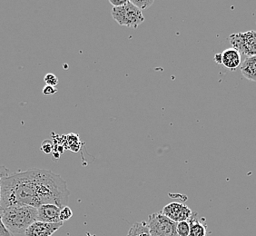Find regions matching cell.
<instances>
[{
  "mask_svg": "<svg viewBox=\"0 0 256 236\" xmlns=\"http://www.w3.org/2000/svg\"><path fill=\"white\" fill-rule=\"evenodd\" d=\"M70 191L60 174L34 168L14 172L1 181L0 210L15 206L38 207L52 204L61 209L68 206Z\"/></svg>",
  "mask_w": 256,
  "mask_h": 236,
  "instance_id": "1",
  "label": "cell"
},
{
  "mask_svg": "<svg viewBox=\"0 0 256 236\" xmlns=\"http://www.w3.org/2000/svg\"><path fill=\"white\" fill-rule=\"evenodd\" d=\"M0 217L8 231L12 234H22L38 221V208L28 206L8 207L0 210Z\"/></svg>",
  "mask_w": 256,
  "mask_h": 236,
  "instance_id": "2",
  "label": "cell"
},
{
  "mask_svg": "<svg viewBox=\"0 0 256 236\" xmlns=\"http://www.w3.org/2000/svg\"><path fill=\"white\" fill-rule=\"evenodd\" d=\"M112 16L118 25L133 28H136L144 21L142 11L136 8L130 0H128L126 5L113 8Z\"/></svg>",
  "mask_w": 256,
  "mask_h": 236,
  "instance_id": "3",
  "label": "cell"
},
{
  "mask_svg": "<svg viewBox=\"0 0 256 236\" xmlns=\"http://www.w3.org/2000/svg\"><path fill=\"white\" fill-rule=\"evenodd\" d=\"M146 224L151 236H178V224L164 216L162 212L150 214Z\"/></svg>",
  "mask_w": 256,
  "mask_h": 236,
  "instance_id": "4",
  "label": "cell"
},
{
  "mask_svg": "<svg viewBox=\"0 0 256 236\" xmlns=\"http://www.w3.org/2000/svg\"><path fill=\"white\" fill-rule=\"evenodd\" d=\"M161 212L176 224L180 222L188 221L194 214V212L186 204L176 202L166 204L162 208Z\"/></svg>",
  "mask_w": 256,
  "mask_h": 236,
  "instance_id": "5",
  "label": "cell"
},
{
  "mask_svg": "<svg viewBox=\"0 0 256 236\" xmlns=\"http://www.w3.org/2000/svg\"><path fill=\"white\" fill-rule=\"evenodd\" d=\"M64 222L48 224L36 221L32 224L25 232L26 236H52L56 232L60 230Z\"/></svg>",
  "mask_w": 256,
  "mask_h": 236,
  "instance_id": "6",
  "label": "cell"
},
{
  "mask_svg": "<svg viewBox=\"0 0 256 236\" xmlns=\"http://www.w3.org/2000/svg\"><path fill=\"white\" fill-rule=\"evenodd\" d=\"M60 211L61 208L56 204H43L38 208V221L48 224L61 222L60 217Z\"/></svg>",
  "mask_w": 256,
  "mask_h": 236,
  "instance_id": "7",
  "label": "cell"
},
{
  "mask_svg": "<svg viewBox=\"0 0 256 236\" xmlns=\"http://www.w3.org/2000/svg\"><path fill=\"white\" fill-rule=\"evenodd\" d=\"M222 64L231 70L236 69L241 66V54L232 48L224 50L222 53Z\"/></svg>",
  "mask_w": 256,
  "mask_h": 236,
  "instance_id": "8",
  "label": "cell"
},
{
  "mask_svg": "<svg viewBox=\"0 0 256 236\" xmlns=\"http://www.w3.org/2000/svg\"><path fill=\"white\" fill-rule=\"evenodd\" d=\"M241 72L246 78L256 82V56H248L242 62Z\"/></svg>",
  "mask_w": 256,
  "mask_h": 236,
  "instance_id": "9",
  "label": "cell"
},
{
  "mask_svg": "<svg viewBox=\"0 0 256 236\" xmlns=\"http://www.w3.org/2000/svg\"><path fill=\"white\" fill-rule=\"evenodd\" d=\"M244 56H256V31L251 30L244 33Z\"/></svg>",
  "mask_w": 256,
  "mask_h": 236,
  "instance_id": "10",
  "label": "cell"
},
{
  "mask_svg": "<svg viewBox=\"0 0 256 236\" xmlns=\"http://www.w3.org/2000/svg\"><path fill=\"white\" fill-rule=\"evenodd\" d=\"M196 216V214H194L192 217L188 220L190 226L189 236H206V226L197 219Z\"/></svg>",
  "mask_w": 256,
  "mask_h": 236,
  "instance_id": "11",
  "label": "cell"
},
{
  "mask_svg": "<svg viewBox=\"0 0 256 236\" xmlns=\"http://www.w3.org/2000/svg\"><path fill=\"white\" fill-rule=\"evenodd\" d=\"M229 41L232 50H236L240 54H244V33H236L229 36Z\"/></svg>",
  "mask_w": 256,
  "mask_h": 236,
  "instance_id": "12",
  "label": "cell"
},
{
  "mask_svg": "<svg viewBox=\"0 0 256 236\" xmlns=\"http://www.w3.org/2000/svg\"><path fill=\"white\" fill-rule=\"evenodd\" d=\"M126 236H151L146 222H141L133 224Z\"/></svg>",
  "mask_w": 256,
  "mask_h": 236,
  "instance_id": "13",
  "label": "cell"
},
{
  "mask_svg": "<svg viewBox=\"0 0 256 236\" xmlns=\"http://www.w3.org/2000/svg\"><path fill=\"white\" fill-rule=\"evenodd\" d=\"M10 174V170L4 166H0V190H1V181L4 177L8 176ZM0 236H14L10 231H8L4 226L3 222L1 221L0 217Z\"/></svg>",
  "mask_w": 256,
  "mask_h": 236,
  "instance_id": "14",
  "label": "cell"
},
{
  "mask_svg": "<svg viewBox=\"0 0 256 236\" xmlns=\"http://www.w3.org/2000/svg\"><path fill=\"white\" fill-rule=\"evenodd\" d=\"M176 231L178 236H189L190 234V226L188 221H182L178 222Z\"/></svg>",
  "mask_w": 256,
  "mask_h": 236,
  "instance_id": "15",
  "label": "cell"
},
{
  "mask_svg": "<svg viewBox=\"0 0 256 236\" xmlns=\"http://www.w3.org/2000/svg\"><path fill=\"white\" fill-rule=\"evenodd\" d=\"M131 3L133 4L138 10H144L150 8L154 4V0H130Z\"/></svg>",
  "mask_w": 256,
  "mask_h": 236,
  "instance_id": "16",
  "label": "cell"
},
{
  "mask_svg": "<svg viewBox=\"0 0 256 236\" xmlns=\"http://www.w3.org/2000/svg\"><path fill=\"white\" fill-rule=\"evenodd\" d=\"M73 216V212L71 208L68 206H64L61 209L60 211V221L64 222L66 221H68L71 217Z\"/></svg>",
  "mask_w": 256,
  "mask_h": 236,
  "instance_id": "17",
  "label": "cell"
},
{
  "mask_svg": "<svg viewBox=\"0 0 256 236\" xmlns=\"http://www.w3.org/2000/svg\"><path fill=\"white\" fill-rule=\"evenodd\" d=\"M44 81L46 86H58V82H60L56 74H52V73H48V74H46L44 78Z\"/></svg>",
  "mask_w": 256,
  "mask_h": 236,
  "instance_id": "18",
  "label": "cell"
},
{
  "mask_svg": "<svg viewBox=\"0 0 256 236\" xmlns=\"http://www.w3.org/2000/svg\"><path fill=\"white\" fill-rule=\"evenodd\" d=\"M41 150L46 154H50L54 151V143L51 140H44L41 144Z\"/></svg>",
  "mask_w": 256,
  "mask_h": 236,
  "instance_id": "19",
  "label": "cell"
},
{
  "mask_svg": "<svg viewBox=\"0 0 256 236\" xmlns=\"http://www.w3.org/2000/svg\"><path fill=\"white\" fill-rule=\"evenodd\" d=\"M42 93L46 96H54L56 94L58 93V89L56 88V86H44Z\"/></svg>",
  "mask_w": 256,
  "mask_h": 236,
  "instance_id": "20",
  "label": "cell"
},
{
  "mask_svg": "<svg viewBox=\"0 0 256 236\" xmlns=\"http://www.w3.org/2000/svg\"><path fill=\"white\" fill-rule=\"evenodd\" d=\"M128 0H109V3L113 6V8H119L126 5Z\"/></svg>",
  "mask_w": 256,
  "mask_h": 236,
  "instance_id": "21",
  "label": "cell"
},
{
  "mask_svg": "<svg viewBox=\"0 0 256 236\" xmlns=\"http://www.w3.org/2000/svg\"><path fill=\"white\" fill-rule=\"evenodd\" d=\"M214 61L218 64H222V53H219L214 56Z\"/></svg>",
  "mask_w": 256,
  "mask_h": 236,
  "instance_id": "22",
  "label": "cell"
}]
</instances>
